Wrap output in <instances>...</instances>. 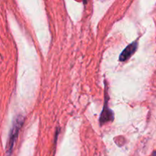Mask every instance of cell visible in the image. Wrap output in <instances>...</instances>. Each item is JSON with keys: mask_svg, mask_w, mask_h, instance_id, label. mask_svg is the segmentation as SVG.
<instances>
[{"mask_svg": "<svg viewBox=\"0 0 156 156\" xmlns=\"http://www.w3.org/2000/svg\"><path fill=\"white\" fill-rule=\"evenodd\" d=\"M23 120L24 119L21 117H16L15 120L14 121L13 125H12V128L11 129L10 135H9V141H8L7 144V154L8 155H10L12 153V151L13 149L14 144L15 143V140L16 138L18 137V132L20 130V128L21 127L23 124Z\"/></svg>", "mask_w": 156, "mask_h": 156, "instance_id": "obj_1", "label": "cell"}, {"mask_svg": "<svg viewBox=\"0 0 156 156\" xmlns=\"http://www.w3.org/2000/svg\"><path fill=\"white\" fill-rule=\"evenodd\" d=\"M137 47H138V44L136 42L132 43L131 44L128 45L121 53L120 58H119V60L121 61V62H124V61L129 59L132 56V55H133V53L136 52Z\"/></svg>", "mask_w": 156, "mask_h": 156, "instance_id": "obj_2", "label": "cell"}, {"mask_svg": "<svg viewBox=\"0 0 156 156\" xmlns=\"http://www.w3.org/2000/svg\"><path fill=\"white\" fill-rule=\"evenodd\" d=\"M114 120V116H113V112L109 109V108H106L105 107L103 111L101 113V115L100 117V122L101 124H105V123L111 120Z\"/></svg>", "mask_w": 156, "mask_h": 156, "instance_id": "obj_3", "label": "cell"}, {"mask_svg": "<svg viewBox=\"0 0 156 156\" xmlns=\"http://www.w3.org/2000/svg\"><path fill=\"white\" fill-rule=\"evenodd\" d=\"M152 156H156V151H155V152H154V153H153V155H152Z\"/></svg>", "mask_w": 156, "mask_h": 156, "instance_id": "obj_4", "label": "cell"}]
</instances>
